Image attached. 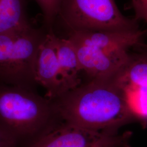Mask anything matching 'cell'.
Masks as SVG:
<instances>
[{
    "label": "cell",
    "instance_id": "6da1fadb",
    "mask_svg": "<svg viewBox=\"0 0 147 147\" xmlns=\"http://www.w3.org/2000/svg\"><path fill=\"white\" fill-rule=\"evenodd\" d=\"M52 101L63 123L92 130L118 132L134 120L114 78L91 79Z\"/></svg>",
    "mask_w": 147,
    "mask_h": 147
},
{
    "label": "cell",
    "instance_id": "7a4b0ae2",
    "mask_svg": "<svg viewBox=\"0 0 147 147\" xmlns=\"http://www.w3.org/2000/svg\"><path fill=\"white\" fill-rule=\"evenodd\" d=\"M59 121L52 100L30 88L0 86V127L18 142L27 138L33 141L57 125Z\"/></svg>",
    "mask_w": 147,
    "mask_h": 147
},
{
    "label": "cell",
    "instance_id": "3957f363",
    "mask_svg": "<svg viewBox=\"0 0 147 147\" xmlns=\"http://www.w3.org/2000/svg\"><path fill=\"white\" fill-rule=\"evenodd\" d=\"M45 27L0 34V80L8 85L31 88L36 83L35 65L39 47L47 36Z\"/></svg>",
    "mask_w": 147,
    "mask_h": 147
},
{
    "label": "cell",
    "instance_id": "277c9868",
    "mask_svg": "<svg viewBox=\"0 0 147 147\" xmlns=\"http://www.w3.org/2000/svg\"><path fill=\"white\" fill-rule=\"evenodd\" d=\"M57 22L67 36L78 31L141 30L138 21L124 16L115 0H62L54 25Z\"/></svg>",
    "mask_w": 147,
    "mask_h": 147
},
{
    "label": "cell",
    "instance_id": "5b68a950",
    "mask_svg": "<svg viewBox=\"0 0 147 147\" xmlns=\"http://www.w3.org/2000/svg\"><path fill=\"white\" fill-rule=\"evenodd\" d=\"M130 137L128 132L95 131L63 122L27 147H129Z\"/></svg>",
    "mask_w": 147,
    "mask_h": 147
},
{
    "label": "cell",
    "instance_id": "8992f818",
    "mask_svg": "<svg viewBox=\"0 0 147 147\" xmlns=\"http://www.w3.org/2000/svg\"><path fill=\"white\" fill-rule=\"evenodd\" d=\"M130 55L114 78L123 90L134 120L147 125V45Z\"/></svg>",
    "mask_w": 147,
    "mask_h": 147
},
{
    "label": "cell",
    "instance_id": "52a82bcc",
    "mask_svg": "<svg viewBox=\"0 0 147 147\" xmlns=\"http://www.w3.org/2000/svg\"><path fill=\"white\" fill-rule=\"evenodd\" d=\"M71 42L76 50L82 71L91 79L113 78L130 57L129 51H106Z\"/></svg>",
    "mask_w": 147,
    "mask_h": 147
},
{
    "label": "cell",
    "instance_id": "ba28073f",
    "mask_svg": "<svg viewBox=\"0 0 147 147\" xmlns=\"http://www.w3.org/2000/svg\"><path fill=\"white\" fill-rule=\"evenodd\" d=\"M56 34L49 31L39 47L35 65L36 83L47 90V96L53 100L64 93L55 44Z\"/></svg>",
    "mask_w": 147,
    "mask_h": 147
},
{
    "label": "cell",
    "instance_id": "9c48e42d",
    "mask_svg": "<svg viewBox=\"0 0 147 147\" xmlns=\"http://www.w3.org/2000/svg\"><path fill=\"white\" fill-rule=\"evenodd\" d=\"M147 30L134 32L78 31L70 33L68 38L74 42L106 51H129L146 45L143 39Z\"/></svg>",
    "mask_w": 147,
    "mask_h": 147
},
{
    "label": "cell",
    "instance_id": "30bf717a",
    "mask_svg": "<svg viewBox=\"0 0 147 147\" xmlns=\"http://www.w3.org/2000/svg\"><path fill=\"white\" fill-rule=\"evenodd\" d=\"M55 44L65 93L81 84L80 74L82 70L76 50L69 38L59 37L56 34Z\"/></svg>",
    "mask_w": 147,
    "mask_h": 147
},
{
    "label": "cell",
    "instance_id": "8fae6325",
    "mask_svg": "<svg viewBox=\"0 0 147 147\" xmlns=\"http://www.w3.org/2000/svg\"><path fill=\"white\" fill-rule=\"evenodd\" d=\"M32 26L26 0H0V34Z\"/></svg>",
    "mask_w": 147,
    "mask_h": 147
},
{
    "label": "cell",
    "instance_id": "7c38bea8",
    "mask_svg": "<svg viewBox=\"0 0 147 147\" xmlns=\"http://www.w3.org/2000/svg\"><path fill=\"white\" fill-rule=\"evenodd\" d=\"M42 12L43 26L53 31L54 24L62 0H36Z\"/></svg>",
    "mask_w": 147,
    "mask_h": 147
},
{
    "label": "cell",
    "instance_id": "4fadbf2b",
    "mask_svg": "<svg viewBox=\"0 0 147 147\" xmlns=\"http://www.w3.org/2000/svg\"><path fill=\"white\" fill-rule=\"evenodd\" d=\"M130 7L134 12V18L138 21H144L147 25V0H130Z\"/></svg>",
    "mask_w": 147,
    "mask_h": 147
},
{
    "label": "cell",
    "instance_id": "5bb4252c",
    "mask_svg": "<svg viewBox=\"0 0 147 147\" xmlns=\"http://www.w3.org/2000/svg\"><path fill=\"white\" fill-rule=\"evenodd\" d=\"M18 141L0 127V147H16Z\"/></svg>",
    "mask_w": 147,
    "mask_h": 147
}]
</instances>
